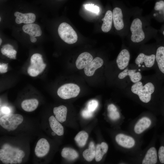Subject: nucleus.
Listing matches in <instances>:
<instances>
[{
	"instance_id": "e433bc0d",
	"label": "nucleus",
	"mask_w": 164,
	"mask_h": 164,
	"mask_svg": "<svg viewBox=\"0 0 164 164\" xmlns=\"http://www.w3.org/2000/svg\"><path fill=\"white\" fill-rule=\"evenodd\" d=\"M30 41L33 43H35L37 41V39L34 36H30Z\"/></svg>"
},
{
	"instance_id": "5701e85b",
	"label": "nucleus",
	"mask_w": 164,
	"mask_h": 164,
	"mask_svg": "<svg viewBox=\"0 0 164 164\" xmlns=\"http://www.w3.org/2000/svg\"><path fill=\"white\" fill-rule=\"evenodd\" d=\"M39 104L38 101L35 98L26 99L21 103L22 109L27 112H32L36 109Z\"/></svg>"
},
{
	"instance_id": "ea45409f",
	"label": "nucleus",
	"mask_w": 164,
	"mask_h": 164,
	"mask_svg": "<svg viewBox=\"0 0 164 164\" xmlns=\"http://www.w3.org/2000/svg\"><path fill=\"white\" fill-rule=\"evenodd\" d=\"M56 134L53 131L51 133V135L53 136H55L56 135Z\"/></svg>"
},
{
	"instance_id": "2f4dec72",
	"label": "nucleus",
	"mask_w": 164,
	"mask_h": 164,
	"mask_svg": "<svg viewBox=\"0 0 164 164\" xmlns=\"http://www.w3.org/2000/svg\"><path fill=\"white\" fill-rule=\"evenodd\" d=\"M158 157L160 162L164 163V146H161L160 147L158 151Z\"/></svg>"
},
{
	"instance_id": "a211bd4d",
	"label": "nucleus",
	"mask_w": 164,
	"mask_h": 164,
	"mask_svg": "<svg viewBox=\"0 0 164 164\" xmlns=\"http://www.w3.org/2000/svg\"><path fill=\"white\" fill-rule=\"evenodd\" d=\"M151 123V121L148 118H142L136 124L134 129L135 132L137 134L141 133L149 127Z\"/></svg>"
},
{
	"instance_id": "1a4fd4ad",
	"label": "nucleus",
	"mask_w": 164,
	"mask_h": 164,
	"mask_svg": "<svg viewBox=\"0 0 164 164\" xmlns=\"http://www.w3.org/2000/svg\"><path fill=\"white\" fill-rule=\"evenodd\" d=\"M113 22L117 30L123 31L124 29L127 32L128 26L127 16L125 17L121 9L118 7L114 9L112 12Z\"/></svg>"
},
{
	"instance_id": "4c0bfd02",
	"label": "nucleus",
	"mask_w": 164,
	"mask_h": 164,
	"mask_svg": "<svg viewBox=\"0 0 164 164\" xmlns=\"http://www.w3.org/2000/svg\"><path fill=\"white\" fill-rule=\"evenodd\" d=\"M160 96L164 98V84L162 88Z\"/></svg>"
},
{
	"instance_id": "6e6552de",
	"label": "nucleus",
	"mask_w": 164,
	"mask_h": 164,
	"mask_svg": "<svg viewBox=\"0 0 164 164\" xmlns=\"http://www.w3.org/2000/svg\"><path fill=\"white\" fill-rule=\"evenodd\" d=\"M80 91V87L77 84L68 83L60 87L57 91V94L61 98L67 99L77 97Z\"/></svg>"
},
{
	"instance_id": "f3484780",
	"label": "nucleus",
	"mask_w": 164,
	"mask_h": 164,
	"mask_svg": "<svg viewBox=\"0 0 164 164\" xmlns=\"http://www.w3.org/2000/svg\"><path fill=\"white\" fill-rule=\"evenodd\" d=\"M93 60V57L90 53L87 52L83 53L79 55L76 60V67L79 70L83 69Z\"/></svg>"
},
{
	"instance_id": "393cba45",
	"label": "nucleus",
	"mask_w": 164,
	"mask_h": 164,
	"mask_svg": "<svg viewBox=\"0 0 164 164\" xmlns=\"http://www.w3.org/2000/svg\"><path fill=\"white\" fill-rule=\"evenodd\" d=\"M62 156L69 160H73L77 159L79 155L74 149L69 147L63 148L61 151Z\"/></svg>"
},
{
	"instance_id": "b1692460",
	"label": "nucleus",
	"mask_w": 164,
	"mask_h": 164,
	"mask_svg": "<svg viewBox=\"0 0 164 164\" xmlns=\"http://www.w3.org/2000/svg\"><path fill=\"white\" fill-rule=\"evenodd\" d=\"M108 146L105 142L97 145L96 148V154L95 157L96 161L99 162L102 159L103 155L107 152Z\"/></svg>"
},
{
	"instance_id": "f03ea898",
	"label": "nucleus",
	"mask_w": 164,
	"mask_h": 164,
	"mask_svg": "<svg viewBox=\"0 0 164 164\" xmlns=\"http://www.w3.org/2000/svg\"><path fill=\"white\" fill-rule=\"evenodd\" d=\"M140 49L134 64L142 71L154 69L155 64V46L151 47L142 46Z\"/></svg>"
},
{
	"instance_id": "c03bdc74",
	"label": "nucleus",
	"mask_w": 164,
	"mask_h": 164,
	"mask_svg": "<svg viewBox=\"0 0 164 164\" xmlns=\"http://www.w3.org/2000/svg\"></svg>"
},
{
	"instance_id": "2eb2a0df",
	"label": "nucleus",
	"mask_w": 164,
	"mask_h": 164,
	"mask_svg": "<svg viewBox=\"0 0 164 164\" xmlns=\"http://www.w3.org/2000/svg\"><path fill=\"white\" fill-rule=\"evenodd\" d=\"M115 140L119 145L127 148H132L135 144V141L132 138L122 134H118Z\"/></svg>"
},
{
	"instance_id": "aec40b11",
	"label": "nucleus",
	"mask_w": 164,
	"mask_h": 164,
	"mask_svg": "<svg viewBox=\"0 0 164 164\" xmlns=\"http://www.w3.org/2000/svg\"><path fill=\"white\" fill-rule=\"evenodd\" d=\"M157 161V151L154 147L150 148L147 151L143 159V164H155Z\"/></svg>"
},
{
	"instance_id": "79ce46f5",
	"label": "nucleus",
	"mask_w": 164,
	"mask_h": 164,
	"mask_svg": "<svg viewBox=\"0 0 164 164\" xmlns=\"http://www.w3.org/2000/svg\"><path fill=\"white\" fill-rule=\"evenodd\" d=\"M162 33L163 36H164V30L163 31Z\"/></svg>"
},
{
	"instance_id": "f8f14e48",
	"label": "nucleus",
	"mask_w": 164,
	"mask_h": 164,
	"mask_svg": "<svg viewBox=\"0 0 164 164\" xmlns=\"http://www.w3.org/2000/svg\"><path fill=\"white\" fill-rule=\"evenodd\" d=\"M50 145L47 140L44 138H41L38 141L35 149L36 155L39 157H43L49 152Z\"/></svg>"
},
{
	"instance_id": "37998d69",
	"label": "nucleus",
	"mask_w": 164,
	"mask_h": 164,
	"mask_svg": "<svg viewBox=\"0 0 164 164\" xmlns=\"http://www.w3.org/2000/svg\"><path fill=\"white\" fill-rule=\"evenodd\" d=\"M1 17H0V21H1Z\"/></svg>"
},
{
	"instance_id": "39448f33",
	"label": "nucleus",
	"mask_w": 164,
	"mask_h": 164,
	"mask_svg": "<svg viewBox=\"0 0 164 164\" xmlns=\"http://www.w3.org/2000/svg\"><path fill=\"white\" fill-rule=\"evenodd\" d=\"M23 120V117L21 114H7L0 118V125L4 128L10 132L16 129Z\"/></svg>"
},
{
	"instance_id": "cd10ccee",
	"label": "nucleus",
	"mask_w": 164,
	"mask_h": 164,
	"mask_svg": "<svg viewBox=\"0 0 164 164\" xmlns=\"http://www.w3.org/2000/svg\"><path fill=\"white\" fill-rule=\"evenodd\" d=\"M88 137V133L84 131L80 132L76 136L74 140L80 147H84L86 144Z\"/></svg>"
},
{
	"instance_id": "c9c22d12",
	"label": "nucleus",
	"mask_w": 164,
	"mask_h": 164,
	"mask_svg": "<svg viewBox=\"0 0 164 164\" xmlns=\"http://www.w3.org/2000/svg\"><path fill=\"white\" fill-rule=\"evenodd\" d=\"M2 111L3 113L5 114L9 113L10 112V110L9 108L5 107L3 108L2 109Z\"/></svg>"
},
{
	"instance_id": "72a5a7b5",
	"label": "nucleus",
	"mask_w": 164,
	"mask_h": 164,
	"mask_svg": "<svg viewBox=\"0 0 164 164\" xmlns=\"http://www.w3.org/2000/svg\"><path fill=\"white\" fill-rule=\"evenodd\" d=\"M81 115L84 118H89L93 116V112L89 111L87 109H84L82 111Z\"/></svg>"
},
{
	"instance_id": "f257e3e1",
	"label": "nucleus",
	"mask_w": 164,
	"mask_h": 164,
	"mask_svg": "<svg viewBox=\"0 0 164 164\" xmlns=\"http://www.w3.org/2000/svg\"><path fill=\"white\" fill-rule=\"evenodd\" d=\"M164 84L155 73L143 76L138 82L124 89L128 93L138 96L143 103L150 102L154 96L159 97Z\"/></svg>"
},
{
	"instance_id": "7ed1b4c3",
	"label": "nucleus",
	"mask_w": 164,
	"mask_h": 164,
	"mask_svg": "<svg viewBox=\"0 0 164 164\" xmlns=\"http://www.w3.org/2000/svg\"><path fill=\"white\" fill-rule=\"evenodd\" d=\"M146 25L143 19L135 17L129 26L131 35L130 44L132 46H139L145 42L147 36Z\"/></svg>"
},
{
	"instance_id": "20e7f679",
	"label": "nucleus",
	"mask_w": 164,
	"mask_h": 164,
	"mask_svg": "<svg viewBox=\"0 0 164 164\" xmlns=\"http://www.w3.org/2000/svg\"><path fill=\"white\" fill-rule=\"evenodd\" d=\"M141 72L135 64H129L118 74V77L121 82L122 88L124 90L140 80L143 77Z\"/></svg>"
},
{
	"instance_id": "c85d7f7f",
	"label": "nucleus",
	"mask_w": 164,
	"mask_h": 164,
	"mask_svg": "<svg viewBox=\"0 0 164 164\" xmlns=\"http://www.w3.org/2000/svg\"><path fill=\"white\" fill-rule=\"evenodd\" d=\"M108 116L112 120H116L119 118L120 114L116 107L113 104H109L107 108Z\"/></svg>"
},
{
	"instance_id": "4be33fe9",
	"label": "nucleus",
	"mask_w": 164,
	"mask_h": 164,
	"mask_svg": "<svg viewBox=\"0 0 164 164\" xmlns=\"http://www.w3.org/2000/svg\"><path fill=\"white\" fill-rule=\"evenodd\" d=\"M53 113L56 119L60 122L63 123L66 119L67 108L64 105H60L58 107H54Z\"/></svg>"
},
{
	"instance_id": "a19ab883",
	"label": "nucleus",
	"mask_w": 164,
	"mask_h": 164,
	"mask_svg": "<svg viewBox=\"0 0 164 164\" xmlns=\"http://www.w3.org/2000/svg\"><path fill=\"white\" fill-rule=\"evenodd\" d=\"M2 43V39L1 38L0 39V45H1Z\"/></svg>"
},
{
	"instance_id": "412c9836",
	"label": "nucleus",
	"mask_w": 164,
	"mask_h": 164,
	"mask_svg": "<svg viewBox=\"0 0 164 164\" xmlns=\"http://www.w3.org/2000/svg\"><path fill=\"white\" fill-rule=\"evenodd\" d=\"M49 120L50 127L52 131L59 136L63 135V128L55 117L53 115L49 117Z\"/></svg>"
},
{
	"instance_id": "9b49d317",
	"label": "nucleus",
	"mask_w": 164,
	"mask_h": 164,
	"mask_svg": "<svg viewBox=\"0 0 164 164\" xmlns=\"http://www.w3.org/2000/svg\"><path fill=\"white\" fill-rule=\"evenodd\" d=\"M46 64L43 62L42 55L36 53L33 54L30 58V65L28 68L33 69L39 71L40 73L44 70Z\"/></svg>"
},
{
	"instance_id": "a878e982",
	"label": "nucleus",
	"mask_w": 164,
	"mask_h": 164,
	"mask_svg": "<svg viewBox=\"0 0 164 164\" xmlns=\"http://www.w3.org/2000/svg\"><path fill=\"white\" fill-rule=\"evenodd\" d=\"M96 154V148L94 143L91 141L90 143L89 148L84 151L83 156L87 161L90 162L95 158Z\"/></svg>"
},
{
	"instance_id": "0eeeda50",
	"label": "nucleus",
	"mask_w": 164,
	"mask_h": 164,
	"mask_svg": "<svg viewBox=\"0 0 164 164\" xmlns=\"http://www.w3.org/2000/svg\"><path fill=\"white\" fill-rule=\"evenodd\" d=\"M156 46L155 73L164 84V42L158 44Z\"/></svg>"
},
{
	"instance_id": "473e14b6",
	"label": "nucleus",
	"mask_w": 164,
	"mask_h": 164,
	"mask_svg": "<svg viewBox=\"0 0 164 164\" xmlns=\"http://www.w3.org/2000/svg\"><path fill=\"white\" fill-rule=\"evenodd\" d=\"M164 9V1L161 0L156 2L154 7V9L156 11H160Z\"/></svg>"
},
{
	"instance_id": "58836bf2",
	"label": "nucleus",
	"mask_w": 164,
	"mask_h": 164,
	"mask_svg": "<svg viewBox=\"0 0 164 164\" xmlns=\"http://www.w3.org/2000/svg\"><path fill=\"white\" fill-rule=\"evenodd\" d=\"M14 161V160L13 159V158H12L11 160H10V164H13V162Z\"/></svg>"
},
{
	"instance_id": "f704fd0d",
	"label": "nucleus",
	"mask_w": 164,
	"mask_h": 164,
	"mask_svg": "<svg viewBox=\"0 0 164 164\" xmlns=\"http://www.w3.org/2000/svg\"><path fill=\"white\" fill-rule=\"evenodd\" d=\"M8 68V63H1L0 65V72L4 73L7 72Z\"/></svg>"
},
{
	"instance_id": "4468645a",
	"label": "nucleus",
	"mask_w": 164,
	"mask_h": 164,
	"mask_svg": "<svg viewBox=\"0 0 164 164\" xmlns=\"http://www.w3.org/2000/svg\"><path fill=\"white\" fill-rule=\"evenodd\" d=\"M14 15L16 17L15 22L18 24L24 23L26 24L33 23L36 18L35 14L32 13H22L16 12L14 13Z\"/></svg>"
},
{
	"instance_id": "c756f323",
	"label": "nucleus",
	"mask_w": 164,
	"mask_h": 164,
	"mask_svg": "<svg viewBox=\"0 0 164 164\" xmlns=\"http://www.w3.org/2000/svg\"><path fill=\"white\" fill-rule=\"evenodd\" d=\"M98 103L96 100H91L90 101L87 105V109L89 111L93 112L97 108Z\"/></svg>"
},
{
	"instance_id": "ddd939ff",
	"label": "nucleus",
	"mask_w": 164,
	"mask_h": 164,
	"mask_svg": "<svg viewBox=\"0 0 164 164\" xmlns=\"http://www.w3.org/2000/svg\"><path fill=\"white\" fill-rule=\"evenodd\" d=\"M104 61L99 57H96L84 68V72L87 76H93L95 70L101 67L103 64Z\"/></svg>"
},
{
	"instance_id": "7c9ffc66",
	"label": "nucleus",
	"mask_w": 164,
	"mask_h": 164,
	"mask_svg": "<svg viewBox=\"0 0 164 164\" xmlns=\"http://www.w3.org/2000/svg\"><path fill=\"white\" fill-rule=\"evenodd\" d=\"M84 7L86 10L97 14H98L100 11L99 7L93 4H86Z\"/></svg>"
},
{
	"instance_id": "6ab92c4d",
	"label": "nucleus",
	"mask_w": 164,
	"mask_h": 164,
	"mask_svg": "<svg viewBox=\"0 0 164 164\" xmlns=\"http://www.w3.org/2000/svg\"><path fill=\"white\" fill-rule=\"evenodd\" d=\"M103 21L101 29L104 32H108L111 29L113 22L112 12L110 10L107 11L104 17L102 19Z\"/></svg>"
},
{
	"instance_id": "bb28decb",
	"label": "nucleus",
	"mask_w": 164,
	"mask_h": 164,
	"mask_svg": "<svg viewBox=\"0 0 164 164\" xmlns=\"http://www.w3.org/2000/svg\"><path fill=\"white\" fill-rule=\"evenodd\" d=\"M2 54L10 59H15L17 51L11 45L7 44L3 45L1 50Z\"/></svg>"
},
{
	"instance_id": "423d86ee",
	"label": "nucleus",
	"mask_w": 164,
	"mask_h": 164,
	"mask_svg": "<svg viewBox=\"0 0 164 164\" xmlns=\"http://www.w3.org/2000/svg\"><path fill=\"white\" fill-rule=\"evenodd\" d=\"M58 34L61 39L69 44L75 43L77 40V36L75 31L69 24L63 22L59 26Z\"/></svg>"
},
{
	"instance_id": "9d476101",
	"label": "nucleus",
	"mask_w": 164,
	"mask_h": 164,
	"mask_svg": "<svg viewBox=\"0 0 164 164\" xmlns=\"http://www.w3.org/2000/svg\"><path fill=\"white\" fill-rule=\"evenodd\" d=\"M130 58V52L127 48H123L121 51L116 60L117 67L121 72L129 65Z\"/></svg>"
},
{
	"instance_id": "dca6fc26",
	"label": "nucleus",
	"mask_w": 164,
	"mask_h": 164,
	"mask_svg": "<svg viewBox=\"0 0 164 164\" xmlns=\"http://www.w3.org/2000/svg\"><path fill=\"white\" fill-rule=\"evenodd\" d=\"M22 29L24 32L29 34L30 36L39 37L41 36L42 34L40 26L38 24L34 23L23 25Z\"/></svg>"
}]
</instances>
